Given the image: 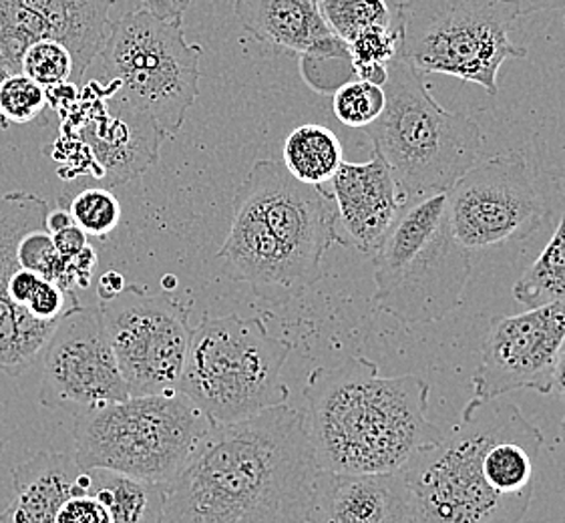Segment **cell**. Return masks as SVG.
I'll return each mask as SVG.
<instances>
[{"label":"cell","instance_id":"20","mask_svg":"<svg viewBox=\"0 0 565 523\" xmlns=\"http://www.w3.org/2000/svg\"><path fill=\"white\" fill-rule=\"evenodd\" d=\"M308 523H415L403 469L342 473L318 469Z\"/></svg>","mask_w":565,"mask_h":523},{"label":"cell","instance_id":"19","mask_svg":"<svg viewBox=\"0 0 565 523\" xmlns=\"http://www.w3.org/2000/svg\"><path fill=\"white\" fill-rule=\"evenodd\" d=\"M330 185L347 246L373 256L408 202L391 166L373 148L364 163L342 161Z\"/></svg>","mask_w":565,"mask_h":523},{"label":"cell","instance_id":"21","mask_svg":"<svg viewBox=\"0 0 565 523\" xmlns=\"http://www.w3.org/2000/svg\"><path fill=\"white\" fill-rule=\"evenodd\" d=\"M12 498L0 522L55 523L65 501L90 493L89 469L65 453H36L12 469Z\"/></svg>","mask_w":565,"mask_h":523},{"label":"cell","instance_id":"35","mask_svg":"<svg viewBox=\"0 0 565 523\" xmlns=\"http://www.w3.org/2000/svg\"><path fill=\"white\" fill-rule=\"evenodd\" d=\"M508 2L515 9L518 17H530L535 12L555 11L565 7V0H508Z\"/></svg>","mask_w":565,"mask_h":523},{"label":"cell","instance_id":"12","mask_svg":"<svg viewBox=\"0 0 565 523\" xmlns=\"http://www.w3.org/2000/svg\"><path fill=\"white\" fill-rule=\"evenodd\" d=\"M452 232L467 250L533 236L550 207L520 151L493 156L463 173L447 192Z\"/></svg>","mask_w":565,"mask_h":523},{"label":"cell","instance_id":"18","mask_svg":"<svg viewBox=\"0 0 565 523\" xmlns=\"http://www.w3.org/2000/svg\"><path fill=\"white\" fill-rule=\"evenodd\" d=\"M49 202L31 192L0 195V373L23 375L45 349L57 322H43L29 310L17 307L9 296L11 276L21 264L17 260L19 242L26 232L45 228Z\"/></svg>","mask_w":565,"mask_h":523},{"label":"cell","instance_id":"9","mask_svg":"<svg viewBox=\"0 0 565 523\" xmlns=\"http://www.w3.org/2000/svg\"><path fill=\"white\" fill-rule=\"evenodd\" d=\"M202 55V46L185 39L183 14L137 9L111 24L99 57L111 97L173 139L200 95Z\"/></svg>","mask_w":565,"mask_h":523},{"label":"cell","instance_id":"31","mask_svg":"<svg viewBox=\"0 0 565 523\" xmlns=\"http://www.w3.org/2000/svg\"><path fill=\"white\" fill-rule=\"evenodd\" d=\"M403 26H374L349 43L352 68L361 65H388L398 55Z\"/></svg>","mask_w":565,"mask_h":523},{"label":"cell","instance_id":"11","mask_svg":"<svg viewBox=\"0 0 565 523\" xmlns=\"http://www.w3.org/2000/svg\"><path fill=\"white\" fill-rule=\"evenodd\" d=\"M99 308L129 393H175L192 339V302L125 285L119 295L99 300Z\"/></svg>","mask_w":565,"mask_h":523},{"label":"cell","instance_id":"37","mask_svg":"<svg viewBox=\"0 0 565 523\" xmlns=\"http://www.w3.org/2000/svg\"><path fill=\"white\" fill-rule=\"evenodd\" d=\"M71 224H75L73 222V217L68 214V210H63V207H58L55 212H49V216H46L45 228L49 234H57L61 230L68 228Z\"/></svg>","mask_w":565,"mask_h":523},{"label":"cell","instance_id":"25","mask_svg":"<svg viewBox=\"0 0 565 523\" xmlns=\"http://www.w3.org/2000/svg\"><path fill=\"white\" fill-rule=\"evenodd\" d=\"M318 9L332 33L347 45L374 26L401 24L398 0H318Z\"/></svg>","mask_w":565,"mask_h":523},{"label":"cell","instance_id":"7","mask_svg":"<svg viewBox=\"0 0 565 523\" xmlns=\"http://www.w3.org/2000/svg\"><path fill=\"white\" fill-rule=\"evenodd\" d=\"M521 415L513 403L473 397L451 431L401 467L413 493L415 523H505L525 517L527 505L499 498L483 478L487 445Z\"/></svg>","mask_w":565,"mask_h":523},{"label":"cell","instance_id":"13","mask_svg":"<svg viewBox=\"0 0 565 523\" xmlns=\"http://www.w3.org/2000/svg\"><path fill=\"white\" fill-rule=\"evenodd\" d=\"M39 401L49 410L95 409L129 397L99 305H71L41 353Z\"/></svg>","mask_w":565,"mask_h":523},{"label":"cell","instance_id":"33","mask_svg":"<svg viewBox=\"0 0 565 523\" xmlns=\"http://www.w3.org/2000/svg\"><path fill=\"white\" fill-rule=\"evenodd\" d=\"M43 278H45V276H41V274L26 270L23 266H19V268L12 273L11 282H9V296H11L12 302H14L17 307L26 310V305H29L31 296L34 295V290L39 288Z\"/></svg>","mask_w":565,"mask_h":523},{"label":"cell","instance_id":"36","mask_svg":"<svg viewBox=\"0 0 565 523\" xmlns=\"http://www.w3.org/2000/svg\"><path fill=\"white\" fill-rule=\"evenodd\" d=\"M127 280L124 278V274L117 273V270H107L102 274L99 282H97V296L99 300H107V298H114L124 290Z\"/></svg>","mask_w":565,"mask_h":523},{"label":"cell","instance_id":"24","mask_svg":"<svg viewBox=\"0 0 565 523\" xmlns=\"http://www.w3.org/2000/svg\"><path fill=\"white\" fill-rule=\"evenodd\" d=\"M513 296L527 308L565 305V212L537 260L513 286Z\"/></svg>","mask_w":565,"mask_h":523},{"label":"cell","instance_id":"23","mask_svg":"<svg viewBox=\"0 0 565 523\" xmlns=\"http://www.w3.org/2000/svg\"><path fill=\"white\" fill-rule=\"evenodd\" d=\"M284 166L300 182L327 185L342 166V143L324 126L306 124L290 131L284 141Z\"/></svg>","mask_w":565,"mask_h":523},{"label":"cell","instance_id":"10","mask_svg":"<svg viewBox=\"0 0 565 523\" xmlns=\"http://www.w3.org/2000/svg\"><path fill=\"white\" fill-rule=\"evenodd\" d=\"M518 12L508 0H403L401 49L420 73H441L498 95L499 68L527 57L511 41Z\"/></svg>","mask_w":565,"mask_h":523},{"label":"cell","instance_id":"44","mask_svg":"<svg viewBox=\"0 0 565 523\" xmlns=\"http://www.w3.org/2000/svg\"><path fill=\"white\" fill-rule=\"evenodd\" d=\"M317 2H318V0H317Z\"/></svg>","mask_w":565,"mask_h":523},{"label":"cell","instance_id":"29","mask_svg":"<svg viewBox=\"0 0 565 523\" xmlns=\"http://www.w3.org/2000/svg\"><path fill=\"white\" fill-rule=\"evenodd\" d=\"M21 73L36 81L45 89L73 81L75 61L67 46L53 39L34 41L21 58Z\"/></svg>","mask_w":565,"mask_h":523},{"label":"cell","instance_id":"15","mask_svg":"<svg viewBox=\"0 0 565 523\" xmlns=\"http://www.w3.org/2000/svg\"><path fill=\"white\" fill-rule=\"evenodd\" d=\"M115 0H0V61L19 73L26 46L53 39L75 61L73 83L102 55L111 33Z\"/></svg>","mask_w":565,"mask_h":523},{"label":"cell","instance_id":"17","mask_svg":"<svg viewBox=\"0 0 565 523\" xmlns=\"http://www.w3.org/2000/svg\"><path fill=\"white\" fill-rule=\"evenodd\" d=\"M71 121L73 137L89 149L97 180L129 182L158 161L159 146L166 141L148 117L127 109L111 97L107 85L97 81L81 89L79 99L63 111Z\"/></svg>","mask_w":565,"mask_h":523},{"label":"cell","instance_id":"26","mask_svg":"<svg viewBox=\"0 0 565 523\" xmlns=\"http://www.w3.org/2000/svg\"><path fill=\"white\" fill-rule=\"evenodd\" d=\"M386 93L383 85L371 81L352 79L334 92L332 111L342 126L364 129L374 124L385 109Z\"/></svg>","mask_w":565,"mask_h":523},{"label":"cell","instance_id":"41","mask_svg":"<svg viewBox=\"0 0 565 523\" xmlns=\"http://www.w3.org/2000/svg\"><path fill=\"white\" fill-rule=\"evenodd\" d=\"M173 2H175V7H178L181 12H185L190 7H192L195 0H173Z\"/></svg>","mask_w":565,"mask_h":523},{"label":"cell","instance_id":"30","mask_svg":"<svg viewBox=\"0 0 565 523\" xmlns=\"http://www.w3.org/2000/svg\"><path fill=\"white\" fill-rule=\"evenodd\" d=\"M17 260L26 270H33L61 285L65 262L58 256L53 236L46 228H34L24 234L17 248Z\"/></svg>","mask_w":565,"mask_h":523},{"label":"cell","instance_id":"14","mask_svg":"<svg viewBox=\"0 0 565 523\" xmlns=\"http://www.w3.org/2000/svg\"><path fill=\"white\" fill-rule=\"evenodd\" d=\"M564 341L565 305H543L521 314L495 317L471 381L473 395L499 398L523 388L552 395Z\"/></svg>","mask_w":565,"mask_h":523},{"label":"cell","instance_id":"22","mask_svg":"<svg viewBox=\"0 0 565 523\" xmlns=\"http://www.w3.org/2000/svg\"><path fill=\"white\" fill-rule=\"evenodd\" d=\"M90 493L107 508L111 523L163 522L168 485L111 469H89Z\"/></svg>","mask_w":565,"mask_h":523},{"label":"cell","instance_id":"39","mask_svg":"<svg viewBox=\"0 0 565 523\" xmlns=\"http://www.w3.org/2000/svg\"><path fill=\"white\" fill-rule=\"evenodd\" d=\"M554 391H557V395L562 397V401H565V341L562 344V349H559V354H557V364H555V375H554Z\"/></svg>","mask_w":565,"mask_h":523},{"label":"cell","instance_id":"27","mask_svg":"<svg viewBox=\"0 0 565 523\" xmlns=\"http://www.w3.org/2000/svg\"><path fill=\"white\" fill-rule=\"evenodd\" d=\"M68 214L89 238H107L119 226L124 207L111 190L87 188L71 200Z\"/></svg>","mask_w":565,"mask_h":523},{"label":"cell","instance_id":"40","mask_svg":"<svg viewBox=\"0 0 565 523\" xmlns=\"http://www.w3.org/2000/svg\"><path fill=\"white\" fill-rule=\"evenodd\" d=\"M11 73H14V71H12V68L9 67V65H7V63H4V61H0V83H2V81L7 79V77H9V75H11Z\"/></svg>","mask_w":565,"mask_h":523},{"label":"cell","instance_id":"3","mask_svg":"<svg viewBox=\"0 0 565 523\" xmlns=\"http://www.w3.org/2000/svg\"><path fill=\"white\" fill-rule=\"evenodd\" d=\"M334 244L347 246L327 188L296 180L282 161L260 160L234 195L232 228L217 258L232 280L284 305L322 280Z\"/></svg>","mask_w":565,"mask_h":523},{"label":"cell","instance_id":"38","mask_svg":"<svg viewBox=\"0 0 565 523\" xmlns=\"http://www.w3.org/2000/svg\"><path fill=\"white\" fill-rule=\"evenodd\" d=\"M141 2V9H148V11L158 14V17H175V14H183V12L175 7L173 0H139Z\"/></svg>","mask_w":565,"mask_h":523},{"label":"cell","instance_id":"1","mask_svg":"<svg viewBox=\"0 0 565 523\" xmlns=\"http://www.w3.org/2000/svg\"><path fill=\"white\" fill-rule=\"evenodd\" d=\"M318 469L306 413L286 403L214 423L168 483L163 522H308Z\"/></svg>","mask_w":565,"mask_h":523},{"label":"cell","instance_id":"4","mask_svg":"<svg viewBox=\"0 0 565 523\" xmlns=\"http://www.w3.org/2000/svg\"><path fill=\"white\" fill-rule=\"evenodd\" d=\"M371 258L374 308L401 324L439 322L461 307L471 250L452 232L447 194L411 198Z\"/></svg>","mask_w":565,"mask_h":523},{"label":"cell","instance_id":"2","mask_svg":"<svg viewBox=\"0 0 565 523\" xmlns=\"http://www.w3.org/2000/svg\"><path fill=\"white\" fill-rule=\"evenodd\" d=\"M429 397L425 378L383 376L366 356L318 366L305 385L317 466L342 473L401 469L445 433L429 419Z\"/></svg>","mask_w":565,"mask_h":523},{"label":"cell","instance_id":"6","mask_svg":"<svg viewBox=\"0 0 565 523\" xmlns=\"http://www.w3.org/2000/svg\"><path fill=\"white\" fill-rule=\"evenodd\" d=\"M292 349L258 317L205 312L192 329L178 391L212 423L246 419L290 397L282 369Z\"/></svg>","mask_w":565,"mask_h":523},{"label":"cell","instance_id":"42","mask_svg":"<svg viewBox=\"0 0 565 523\" xmlns=\"http://www.w3.org/2000/svg\"><path fill=\"white\" fill-rule=\"evenodd\" d=\"M4 441H2V439H0V456H2V451H4Z\"/></svg>","mask_w":565,"mask_h":523},{"label":"cell","instance_id":"5","mask_svg":"<svg viewBox=\"0 0 565 523\" xmlns=\"http://www.w3.org/2000/svg\"><path fill=\"white\" fill-rule=\"evenodd\" d=\"M386 103L381 117L364 127L408 200L447 194L479 161L483 131L473 117L447 111L430 95L425 73L403 55L388 63Z\"/></svg>","mask_w":565,"mask_h":523},{"label":"cell","instance_id":"8","mask_svg":"<svg viewBox=\"0 0 565 523\" xmlns=\"http://www.w3.org/2000/svg\"><path fill=\"white\" fill-rule=\"evenodd\" d=\"M212 425L180 391L129 395L75 415V459L168 485Z\"/></svg>","mask_w":565,"mask_h":523},{"label":"cell","instance_id":"16","mask_svg":"<svg viewBox=\"0 0 565 523\" xmlns=\"http://www.w3.org/2000/svg\"><path fill=\"white\" fill-rule=\"evenodd\" d=\"M234 14L256 41L298 53L315 92L334 93L356 79L349 45L332 33L317 0H234Z\"/></svg>","mask_w":565,"mask_h":523},{"label":"cell","instance_id":"43","mask_svg":"<svg viewBox=\"0 0 565 523\" xmlns=\"http://www.w3.org/2000/svg\"><path fill=\"white\" fill-rule=\"evenodd\" d=\"M562 429H564V433H565V419H564V421H562Z\"/></svg>","mask_w":565,"mask_h":523},{"label":"cell","instance_id":"32","mask_svg":"<svg viewBox=\"0 0 565 523\" xmlns=\"http://www.w3.org/2000/svg\"><path fill=\"white\" fill-rule=\"evenodd\" d=\"M55 523H111L107 508L93 493H79L65 501Z\"/></svg>","mask_w":565,"mask_h":523},{"label":"cell","instance_id":"34","mask_svg":"<svg viewBox=\"0 0 565 523\" xmlns=\"http://www.w3.org/2000/svg\"><path fill=\"white\" fill-rule=\"evenodd\" d=\"M53 242H55V248H57L58 256L61 258H75L77 254L85 250L89 244V236L77 226V224H71L68 228L61 230L57 234H51Z\"/></svg>","mask_w":565,"mask_h":523},{"label":"cell","instance_id":"28","mask_svg":"<svg viewBox=\"0 0 565 523\" xmlns=\"http://www.w3.org/2000/svg\"><path fill=\"white\" fill-rule=\"evenodd\" d=\"M49 107L46 89L24 73H11L0 83V127L24 126L39 119Z\"/></svg>","mask_w":565,"mask_h":523}]
</instances>
